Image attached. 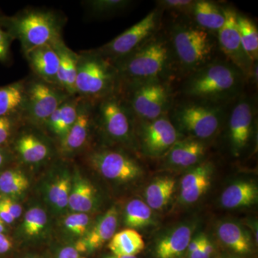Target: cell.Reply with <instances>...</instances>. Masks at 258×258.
<instances>
[{"label": "cell", "instance_id": "1", "mask_svg": "<svg viewBox=\"0 0 258 258\" xmlns=\"http://www.w3.org/2000/svg\"><path fill=\"white\" fill-rule=\"evenodd\" d=\"M245 79L242 71L230 61H212L189 74L182 91L195 101L222 106L238 97Z\"/></svg>", "mask_w": 258, "mask_h": 258}, {"label": "cell", "instance_id": "2", "mask_svg": "<svg viewBox=\"0 0 258 258\" xmlns=\"http://www.w3.org/2000/svg\"><path fill=\"white\" fill-rule=\"evenodd\" d=\"M119 60L117 72L137 85L164 81L175 60L171 44L163 37L153 36Z\"/></svg>", "mask_w": 258, "mask_h": 258}, {"label": "cell", "instance_id": "3", "mask_svg": "<svg viewBox=\"0 0 258 258\" xmlns=\"http://www.w3.org/2000/svg\"><path fill=\"white\" fill-rule=\"evenodd\" d=\"M170 44L174 60L190 74L212 62L216 41L210 32L198 25L176 23L171 27Z\"/></svg>", "mask_w": 258, "mask_h": 258}, {"label": "cell", "instance_id": "4", "mask_svg": "<svg viewBox=\"0 0 258 258\" xmlns=\"http://www.w3.org/2000/svg\"><path fill=\"white\" fill-rule=\"evenodd\" d=\"M222 105L196 101L178 105L173 109L174 124L195 138L206 139L217 133L225 117Z\"/></svg>", "mask_w": 258, "mask_h": 258}, {"label": "cell", "instance_id": "5", "mask_svg": "<svg viewBox=\"0 0 258 258\" xmlns=\"http://www.w3.org/2000/svg\"><path fill=\"white\" fill-rule=\"evenodd\" d=\"M116 71L101 55L79 59L76 91L91 98H103L111 93Z\"/></svg>", "mask_w": 258, "mask_h": 258}, {"label": "cell", "instance_id": "6", "mask_svg": "<svg viewBox=\"0 0 258 258\" xmlns=\"http://www.w3.org/2000/svg\"><path fill=\"white\" fill-rule=\"evenodd\" d=\"M15 28L25 52L42 45L58 43V25L50 13H25L15 20Z\"/></svg>", "mask_w": 258, "mask_h": 258}, {"label": "cell", "instance_id": "7", "mask_svg": "<svg viewBox=\"0 0 258 258\" xmlns=\"http://www.w3.org/2000/svg\"><path fill=\"white\" fill-rule=\"evenodd\" d=\"M130 103L132 112L141 120L157 119L170 108V88L164 81L133 85Z\"/></svg>", "mask_w": 258, "mask_h": 258}, {"label": "cell", "instance_id": "8", "mask_svg": "<svg viewBox=\"0 0 258 258\" xmlns=\"http://www.w3.org/2000/svg\"><path fill=\"white\" fill-rule=\"evenodd\" d=\"M161 11H151L142 20L100 49L101 55L119 60L142 46L154 36L160 23Z\"/></svg>", "mask_w": 258, "mask_h": 258}, {"label": "cell", "instance_id": "9", "mask_svg": "<svg viewBox=\"0 0 258 258\" xmlns=\"http://www.w3.org/2000/svg\"><path fill=\"white\" fill-rule=\"evenodd\" d=\"M140 136L144 152L157 157L167 152L178 142L179 132L166 114L157 119L142 120Z\"/></svg>", "mask_w": 258, "mask_h": 258}, {"label": "cell", "instance_id": "10", "mask_svg": "<svg viewBox=\"0 0 258 258\" xmlns=\"http://www.w3.org/2000/svg\"><path fill=\"white\" fill-rule=\"evenodd\" d=\"M224 12L225 24L217 32L219 45L230 62L240 69L245 78H249L254 63L249 60L242 47L236 20L237 13L231 8H225Z\"/></svg>", "mask_w": 258, "mask_h": 258}, {"label": "cell", "instance_id": "11", "mask_svg": "<svg viewBox=\"0 0 258 258\" xmlns=\"http://www.w3.org/2000/svg\"><path fill=\"white\" fill-rule=\"evenodd\" d=\"M229 118V137L232 150L238 155L247 147L252 136L255 107L247 97L237 100Z\"/></svg>", "mask_w": 258, "mask_h": 258}, {"label": "cell", "instance_id": "12", "mask_svg": "<svg viewBox=\"0 0 258 258\" xmlns=\"http://www.w3.org/2000/svg\"><path fill=\"white\" fill-rule=\"evenodd\" d=\"M96 171L107 179L128 181L142 175V169L133 159L117 152L102 151L90 158Z\"/></svg>", "mask_w": 258, "mask_h": 258}, {"label": "cell", "instance_id": "13", "mask_svg": "<svg viewBox=\"0 0 258 258\" xmlns=\"http://www.w3.org/2000/svg\"><path fill=\"white\" fill-rule=\"evenodd\" d=\"M63 102L60 93L42 82L34 83L25 94L28 113L37 121H47Z\"/></svg>", "mask_w": 258, "mask_h": 258}, {"label": "cell", "instance_id": "14", "mask_svg": "<svg viewBox=\"0 0 258 258\" xmlns=\"http://www.w3.org/2000/svg\"><path fill=\"white\" fill-rule=\"evenodd\" d=\"M99 113L106 132L113 138H128L131 131L128 110L115 97H107L100 105Z\"/></svg>", "mask_w": 258, "mask_h": 258}, {"label": "cell", "instance_id": "15", "mask_svg": "<svg viewBox=\"0 0 258 258\" xmlns=\"http://www.w3.org/2000/svg\"><path fill=\"white\" fill-rule=\"evenodd\" d=\"M117 224L118 212L116 208L113 207L100 219L86 237L78 242L76 250L78 252H87L101 247L115 235Z\"/></svg>", "mask_w": 258, "mask_h": 258}, {"label": "cell", "instance_id": "16", "mask_svg": "<svg viewBox=\"0 0 258 258\" xmlns=\"http://www.w3.org/2000/svg\"><path fill=\"white\" fill-rule=\"evenodd\" d=\"M32 69L44 81L56 83L60 56L52 45H45L25 52Z\"/></svg>", "mask_w": 258, "mask_h": 258}, {"label": "cell", "instance_id": "17", "mask_svg": "<svg viewBox=\"0 0 258 258\" xmlns=\"http://www.w3.org/2000/svg\"><path fill=\"white\" fill-rule=\"evenodd\" d=\"M192 231L187 225H181L161 239L156 247L158 258H176L187 249Z\"/></svg>", "mask_w": 258, "mask_h": 258}, {"label": "cell", "instance_id": "18", "mask_svg": "<svg viewBox=\"0 0 258 258\" xmlns=\"http://www.w3.org/2000/svg\"><path fill=\"white\" fill-rule=\"evenodd\" d=\"M205 145L197 139L178 141L169 149L168 160L170 164L181 167L193 165L205 154Z\"/></svg>", "mask_w": 258, "mask_h": 258}, {"label": "cell", "instance_id": "19", "mask_svg": "<svg viewBox=\"0 0 258 258\" xmlns=\"http://www.w3.org/2000/svg\"><path fill=\"white\" fill-rule=\"evenodd\" d=\"M192 16L198 27L209 32H218L225 22L224 9L206 0L195 1Z\"/></svg>", "mask_w": 258, "mask_h": 258}, {"label": "cell", "instance_id": "20", "mask_svg": "<svg viewBox=\"0 0 258 258\" xmlns=\"http://www.w3.org/2000/svg\"><path fill=\"white\" fill-rule=\"evenodd\" d=\"M258 189L254 183L240 181L230 185L222 193L221 203L226 208L249 207L257 201Z\"/></svg>", "mask_w": 258, "mask_h": 258}, {"label": "cell", "instance_id": "21", "mask_svg": "<svg viewBox=\"0 0 258 258\" xmlns=\"http://www.w3.org/2000/svg\"><path fill=\"white\" fill-rule=\"evenodd\" d=\"M144 247L143 237L133 229H126L115 234L108 244L112 253L118 256H136Z\"/></svg>", "mask_w": 258, "mask_h": 258}, {"label": "cell", "instance_id": "22", "mask_svg": "<svg viewBox=\"0 0 258 258\" xmlns=\"http://www.w3.org/2000/svg\"><path fill=\"white\" fill-rule=\"evenodd\" d=\"M219 238L234 252L246 254L252 248L250 237L240 225L233 222H225L219 226Z\"/></svg>", "mask_w": 258, "mask_h": 258}, {"label": "cell", "instance_id": "23", "mask_svg": "<svg viewBox=\"0 0 258 258\" xmlns=\"http://www.w3.org/2000/svg\"><path fill=\"white\" fill-rule=\"evenodd\" d=\"M88 108L79 106V113L69 133L62 139V147L64 152H74L82 147L87 139L91 123V115Z\"/></svg>", "mask_w": 258, "mask_h": 258}, {"label": "cell", "instance_id": "24", "mask_svg": "<svg viewBox=\"0 0 258 258\" xmlns=\"http://www.w3.org/2000/svg\"><path fill=\"white\" fill-rule=\"evenodd\" d=\"M60 56V66L56 77V83L69 93H75L78 73V60L76 55L67 48L55 47Z\"/></svg>", "mask_w": 258, "mask_h": 258}, {"label": "cell", "instance_id": "25", "mask_svg": "<svg viewBox=\"0 0 258 258\" xmlns=\"http://www.w3.org/2000/svg\"><path fill=\"white\" fill-rule=\"evenodd\" d=\"M79 108L78 101L63 102L47 120L50 128L62 139L76 121Z\"/></svg>", "mask_w": 258, "mask_h": 258}, {"label": "cell", "instance_id": "26", "mask_svg": "<svg viewBox=\"0 0 258 258\" xmlns=\"http://www.w3.org/2000/svg\"><path fill=\"white\" fill-rule=\"evenodd\" d=\"M176 181L170 177H161L149 185L145 191L148 206L161 210L166 206L174 194Z\"/></svg>", "mask_w": 258, "mask_h": 258}, {"label": "cell", "instance_id": "27", "mask_svg": "<svg viewBox=\"0 0 258 258\" xmlns=\"http://www.w3.org/2000/svg\"><path fill=\"white\" fill-rule=\"evenodd\" d=\"M96 190L89 181L79 178L75 181L70 194L69 205L76 212L90 211L95 203Z\"/></svg>", "mask_w": 258, "mask_h": 258}, {"label": "cell", "instance_id": "28", "mask_svg": "<svg viewBox=\"0 0 258 258\" xmlns=\"http://www.w3.org/2000/svg\"><path fill=\"white\" fill-rule=\"evenodd\" d=\"M237 28L244 52L253 63L258 59V32L256 25L252 20L244 15L237 13Z\"/></svg>", "mask_w": 258, "mask_h": 258}, {"label": "cell", "instance_id": "29", "mask_svg": "<svg viewBox=\"0 0 258 258\" xmlns=\"http://www.w3.org/2000/svg\"><path fill=\"white\" fill-rule=\"evenodd\" d=\"M25 91L23 83H15L0 88V116H8L25 103Z\"/></svg>", "mask_w": 258, "mask_h": 258}, {"label": "cell", "instance_id": "30", "mask_svg": "<svg viewBox=\"0 0 258 258\" xmlns=\"http://www.w3.org/2000/svg\"><path fill=\"white\" fill-rule=\"evenodd\" d=\"M16 147L22 158L29 163L43 160L48 154L47 146L32 134H25L20 137Z\"/></svg>", "mask_w": 258, "mask_h": 258}, {"label": "cell", "instance_id": "31", "mask_svg": "<svg viewBox=\"0 0 258 258\" xmlns=\"http://www.w3.org/2000/svg\"><path fill=\"white\" fill-rule=\"evenodd\" d=\"M125 223L133 230L151 225L152 223V209L142 200H132L125 208Z\"/></svg>", "mask_w": 258, "mask_h": 258}, {"label": "cell", "instance_id": "32", "mask_svg": "<svg viewBox=\"0 0 258 258\" xmlns=\"http://www.w3.org/2000/svg\"><path fill=\"white\" fill-rule=\"evenodd\" d=\"M28 186V178L22 171H6L0 175V190L7 195H20Z\"/></svg>", "mask_w": 258, "mask_h": 258}, {"label": "cell", "instance_id": "33", "mask_svg": "<svg viewBox=\"0 0 258 258\" xmlns=\"http://www.w3.org/2000/svg\"><path fill=\"white\" fill-rule=\"evenodd\" d=\"M131 4L132 2L125 0H94L88 2V5L93 14L98 16L114 14L125 10Z\"/></svg>", "mask_w": 258, "mask_h": 258}, {"label": "cell", "instance_id": "34", "mask_svg": "<svg viewBox=\"0 0 258 258\" xmlns=\"http://www.w3.org/2000/svg\"><path fill=\"white\" fill-rule=\"evenodd\" d=\"M47 222V215L40 208H32L25 215L24 230L29 236L38 235Z\"/></svg>", "mask_w": 258, "mask_h": 258}, {"label": "cell", "instance_id": "35", "mask_svg": "<svg viewBox=\"0 0 258 258\" xmlns=\"http://www.w3.org/2000/svg\"><path fill=\"white\" fill-rule=\"evenodd\" d=\"M210 175H211V168L209 164L199 166L184 176L181 180V189H186L189 186L197 184L204 179L210 178Z\"/></svg>", "mask_w": 258, "mask_h": 258}, {"label": "cell", "instance_id": "36", "mask_svg": "<svg viewBox=\"0 0 258 258\" xmlns=\"http://www.w3.org/2000/svg\"><path fill=\"white\" fill-rule=\"evenodd\" d=\"M89 223V217L86 214L79 212L69 215L64 220L66 228L76 235H84Z\"/></svg>", "mask_w": 258, "mask_h": 258}, {"label": "cell", "instance_id": "37", "mask_svg": "<svg viewBox=\"0 0 258 258\" xmlns=\"http://www.w3.org/2000/svg\"><path fill=\"white\" fill-rule=\"evenodd\" d=\"M210 186V178H208L186 189H181V195H180L181 201L184 203H195L204 193H205Z\"/></svg>", "mask_w": 258, "mask_h": 258}, {"label": "cell", "instance_id": "38", "mask_svg": "<svg viewBox=\"0 0 258 258\" xmlns=\"http://www.w3.org/2000/svg\"><path fill=\"white\" fill-rule=\"evenodd\" d=\"M158 5L162 9H166L181 15H192L195 1L191 0H161Z\"/></svg>", "mask_w": 258, "mask_h": 258}, {"label": "cell", "instance_id": "39", "mask_svg": "<svg viewBox=\"0 0 258 258\" xmlns=\"http://www.w3.org/2000/svg\"><path fill=\"white\" fill-rule=\"evenodd\" d=\"M71 180L69 177L62 178V184L55 205L57 208H64L69 205L70 194H71Z\"/></svg>", "mask_w": 258, "mask_h": 258}, {"label": "cell", "instance_id": "40", "mask_svg": "<svg viewBox=\"0 0 258 258\" xmlns=\"http://www.w3.org/2000/svg\"><path fill=\"white\" fill-rule=\"evenodd\" d=\"M9 35L0 28V60L5 61L9 55Z\"/></svg>", "mask_w": 258, "mask_h": 258}, {"label": "cell", "instance_id": "41", "mask_svg": "<svg viewBox=\"0 0 258 258\" xmlns=\"http://www.w3.org/2000/svg\"><path fill=\"white\" fill-rule=\"evenodd\" d=\"M11 133V121L8 116H0V144L4 143Z\"/></svg>", "mask_w": 258, "mask_h": 258}, {"label": "cell", "instance_id": "42", "mask_svg": "<svg viewBox=\"0 0 258 258\" xmlns=\"http://www.w3.org/2000/svg\"><path fill=\"white\" fill-rule=\"evenodd\" d=\"M3 203H4L5 207L8 208V211L10 212L12 216L14 217V219L18 218L20 217L22 214V208L18 203H15L13 200L10 199H5L2 200Z\"/></svg>", "mask_w": 258, "mask_h": 258}, {"label": "cell", "instance_id": "43", "mask_svg": "<svg viewBox=\"0 0 258 258\" xmlns=\"http://www.w3.org/2000/svg\"><path fill=\"white\" fill-rule=\"evenodd\" d=\"M61 184H62V178L54 183L50 186V191H49V198H50V202L55 205L57 202V195L60 191Z\"/></svg>", "mask_w": 258, "mask_h": 258}, {"label": "cell", "instance_id": "44", "mask_svg": "<svg viewBox=\"0 0 258 258\" xmlns=\"http://www.w3.org/2000/svg\"><path fill=\"white\" fill-rule=\"evenodd\" d=\"M0 219L6 223L10 224L14 221V217L12 216L8 208L5 207L3 201H0Z\"/></svg>", "mask_w": 258, "mask_h": 258}, {"label": "cell", "instance_id": "45", "mask_svg": "<svg viewBox=\"0 0 258 258\" xmlns=\"http://www.w3.org/2000/svg\"><path fill=\"white\" fill-rule=\"evenodd\" d=\"M57 258H79V253L75 247H66L62 249Z\"/></svg>", "mask_w": 258, "mask_h": 258}, {"label": "cell", "instance_id": "46", "mask_svg": "<svg viewBox=\"0 0 258 258\" xmlns=\"http://www.w3.org/2000/svg\"><path fill=\"white\" fill-rule=\"evenodd\" d=\"M12 247V242L3 234L0 233V254L8 252Z\"/></svg>", "mask_w": 258, "mask_h": 258}, {"label": "cell", "instance_id": "47", "mask_svg": "<svg viewBox=\"0 0 258 258\" xmlns=\"http://www.w3.org/2000/svg\"><path fill=\"white\" fill-rule=\"evenodd\" d=\"M204 237H205L204 235L199 236V237L194 239L192 241H190L189 245L187 247V250L189 253L196 250L199 247H201L202 244H203Z\"/></svg>", "mask_w": 258, "mask_h": 258}, {"label": "cell", "instance_id": "48", "mask_svg": "<svg viewBox=\"0 0 258 258\" xmlns=\"http://www.w3.org/2000/svg\"><path fill=\"white\" fill-rule=\"evenodd\" d=\"M189 258H210V257L205 253V251H204L203 244H202L201 247H199L196 250L190 252Z\"/></svg>", "mask_w": 258, "mask_h": 258}, {"label": "cell", "instance_id": "49", "mask_svg": "<svg viewBox=\"0 0 258 258\" xmlns=\"http://www.w3.org/2000/svg\"><path fill=\"white\" fill-rule=\"evenodd\" d=\"M203 247L205 253L210 257L212 254L213 253L214 247L213 245H212V242H210V241L208 240V237H205H205H204Z\"/></svg>", "mask_w": 258, "mask_h": 258}, {"label": "cell", "instance_id": "50", "mask_svg": "<svg viewBox=\"0 0 258 258\" xmlns=\"http://www.w3.org/2000/svg\"><path fill=\"white\" fill-rule=\"evenodd\" d=\"M103 258H137V257L136 256H118L113 254V255L106 256Z\"/></svg>", "mask_w": 258, "mask_h": 258}, {"label": "cell", "instance_id": "51", "mask_svg": "<svg viewBox=\"0 0 258 258\" xmlns=\"http://www.w3.org/2000/svg\"><path fill=\"white\" fill-rule=\"evenodd\" d=\"M5 230L4 225H3V220L0 219V233L3 232Z\"/></svg>", "mask_w": 258, "mask_h": 258}, {"label": "cell", "instance_id": "52", "mask_svg": "<svg viewBox=\"0 0 258 258\" xmlns=\"http://www.w3.org/2000/svg\"><path fill=\"white\" fill-rule=\"evenodd\" d=\"M3 154H1V152H0V165H1L2 163H3Z\"/></svg>", "mask_w": 258, "mask_h": 258}]
</instances>
